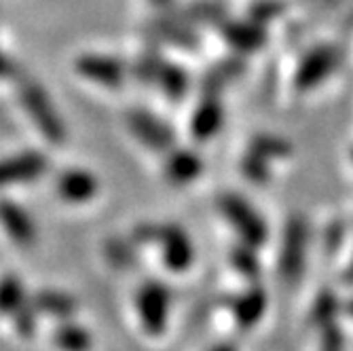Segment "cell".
Masks as SVG:
<instances>
[{"label": "cell", "instance_id": "obj_1", "mask_svg": "<svg viewBox=\"0 0 353 351\" xmlns=\"http://www.w3.org/2000/svg\"><path fill=\"white\" fill-rule=\"evenodd\" d=\"M138 243L159 245L161 248V261L163 267L172 273H186L197 259L195 243L190 235L178 225H140L134 233Z\"/></svg>", "mask_w": 353, "mask_h": 351}, {"label": "cell", "instance_id": "obj_2", "mask_svg": "<svg viewBox=\"0 0 353 351\" xmlns=\"http://www.w3.org/2000/svg\"><path fill=\"white\" fill-rule=\"evenodd\" d=\"M218 212L233 229L239 243L261 250L269 241V225L263 214L239 193H222L218 197Z\"/></svg>", "mask_w": 353, "mask_h": 351}, {"label": "cell", "instance_id": "obj_3", "mask_svg": "<svg viewBox=\"0 0 353 351\" xmlns=\"http://www.w3.org/2000/svg\"><path fill=\"white\" fill-rule=\"evenodd\" d=\"M341 66V49L332 43H319L307 49L292 74V85L299 93H309L322 87Z\"/></svg>", "mask_w": 353, "mask_h": 351}, {"label": "cell", "instance_id": "obj_4", "mask_svg": "<svg viewBox=\"0 0 353 351\" xmlns=\"http://www.w3.org/2000/svg\"><path fill=\"white\" fill-rule=\"evenodd\" d=\"M136 311L148 337H161L170 322L172 292L163 281L148 279L136 292Z\"/></svg>", "mask_w": 353, "mask_h": 351}, {"label": "cell", "instance_id": "obj_5", "mask_svg": "<svg viewBox=\"0 0 353 351\" xmlns=\"http://www.w3.org/2000/svg\"><path fill=\"white\" fill-rule=\"evenodd\" d=\"M19 100H21V106L26 108L28 117L32 119L41 134L53 142V144H59L66 138V130H63V123L55 110V106L51 104V98L47 95V91L34 83V81H23L19 85Z\"/></svg>", "mask_w": 353, "mask_h": 351}, {"label": "cell", "instance_id": "obj_6", "mask_svg": "<svg viewBox=\"0 0 353 351\" xmlns=\"http://www.w3.org/2000/svg\"><path fill=\"white\" fill-rule=\"evenodd\" d=\"M136 72L146 83H152L161 89L168 95V100L180 102L188 91V74L184 72V68L176 66V63L163 59L157 53H146L140 59Z\"/></svg>", "mask_w": 353, "mask_h": 351}, {"label": "cell", "instance_id": "obj_7", "mask_svg": "<svg viewBox=\"0 0 353 351\" xmlns=\"http://www.w3.org/2000/svg\"><path fill=\"white\" fill-rule=\"evenodd\" d=\"M220 37L224 39L235 53L239 55H250L261 51L267 41H269V32L265 21L250 17V19H220Z\"/></svg>", "mask_w": 353, "mask_h": 351}, {"label": "cell", "instance_id": "obj_8", "mask_svg": "<svg viewBox=\"0 0 353 351\" xmlns=\"http://www.w3.org/2000/svg\"><path fill=\"white\" fill-rule=\"evenodd\" d=\"M127 127H130V132L152 152L165 154L176 144V136L172 127L144 108H134L127 112Z\"/></svg>", "mask_w": 353, "mask_h": 351}, {"label": "cell", "instance_id": "obj_9", "mask_svg": "<svg viewBox=\"0 0 353 351\" xmlns=\"http://www.w3.org/2000/svg\"><path fill=\"white\" fill-rule=\"evenodd\" d=\"M267 305H269V297L263 285L250 283L248 288H243L241 292H237L229 299L227 309H229L237 328L252 330L265 317Z\"/></svg>", "mask_w": 353, "mask_h": 351}, {"label": "cell", "instance_id": "obj_10", "mask_svg": "<svg viewBox=\"0 0 353 351\" xmlns=\"http://www.w3.org/2000/svg\"><path fill=\"white\" fill-rule=\"evenodd\" d=\"M74 68L81 77L98 83L108 89H119L125 85L127 68L123 61L102 53H85L74 61Z\"/></svg>", "mask_w": 353, "mask_h": 351}, {"label": "cell", "instance_id": "obj_11", "mask_svg": "<svg viewBox=\"0 0 353 351\" xmlns=\"http://www.w3.org/2000/svg\"><path fill=\"white\" fill-rule=\"evenodd\" d=\"M203 159L197 150L192 148H182V146H172L165 152V166L163 174L165 180L174 186H188L195 182L203 174Z\"/></svg>", "mask_w": 353, "mask_h": 351}, {"label": "cell", "instance_id": "obj_12", "mask_svg": "<svg viewBox=\"0 0 353 351\" xmlns=\"http://www.w3.org/2000/svg\"><path fill=\"white\" fill-rule=\"evenodd\" d=\"M224 125V106L218 95L208 93L199 100V104L192 108L190 114V136L197 142H210L218 136Z\"/></svg>", "mask_w": 353, "mask_h": 351}, {"label": "cell", "instance_id": "obj_13", "mask_svg": "<svg viewBox=\"0 0 353 351\" xmlns=\"http://www.w3.org/2000/svg\"><path fill=\"white\" fill-rule=\"evenodd\" d=\"M45 170H47V157L34 150L0 159V188L17 182L34 180L43 176Z\"/></svg>", "mask_w": 353, "mask_h": 351}, {"label": "cell", "instance_id": "obj_14", "mask_svg": "<svg viewBox=\"0 0 353 351\" xmlns=\"http://www.w3.org/2000/svg\"><path fill=\"white\" fill-rule=\"evenodd\" d=\"M305 250H307V229L301 220L288 222V229L281 243L279 254V269L285 277H294L303 271L305 263Z\"/></svg>", "mask_w": 353, "mask_h": 351}, {"label": "cell", "instance_id": "obj_15", "mask_svg": "<svg viewBox=\"0 0 353 351\" xmlns=\"http://www.w3.org/2000/svg\"><path fill=\"white\" fill-rule=\"evenodd\" d=\"M98 178L87 170H68L57 178V193L68 203H87L98 195Z\"/></svg>", "mask_w": 353, "mask_h": 351}, {"label": "cell", "instance_id": "obj_16", "mask_svg": "<svg viewBox=\"0 0 353 351\" xmlns=\"http://www.w3.org/2000/svg\"><path fill=\"white\" fill-rule=\"evenodd\" d=\"M0 225L19 245H30L37 239V227L28 212L9 199H0Z\"/></svg>", "mask_w": 353, "mask_h": 351}, {"label": "cell", "instance_id": "obj_17", "mask_svg": "<svg viewBox=\"0 0 353 351\" xmlns=\"http://www.w3.org/2000/svg\"><path fill=\"white\" fill-rule=\"evenodd\" d=\"M32 305H34L37 311L53 317H70L77 309V301L72 297L55 290H41L32 299Z\"/></svg>", "mask_w": 353, "mask_h": 351}, {"label": "cell", "instance_id": "obj_18", "mask_svg": "<svg viewBox=\"0 0 353 351\" xmlns=\"http://www.w3.org/2000/svg\"><path fill=\"white\" fill-rule=\"evenodd\" d=\"M250 150L265 157L267 161H279V159H288L292 154L290 142L279 138V136H269V134L254 136L252 142H250Z\"/></svg>", "mask_w": 353, "mask_h": 351}, {"label": "cell", "instance_id": "obj_19", "mask_svg": "<svg viewBox=\"0 0 353 351\" xmlns=\"http://www.w3.org/2000/svg\"><path fill=\"white\" fill-rule=\"evenodd\" d=\"M256 252H259V250H254L250 245L239 243L233 250V254H231V265H233V269L241 277H245V279H256V277L261 275V263H259V254H256Z\"/></svg>", "mask_w": 353, "mask_h": 351}, {"label": "cell", "instance_id": "obj_20", "mask_svg": "<svg viewBox=\"0 0 353 351\" xmlns=\"http://www.w3.org/2000/svg\"><path fill=\"white\" fill-rule=\"evenodd\" d=\"M26 292L21 288V281L15 277H5L0 279V313L13 315L23 303H26Z\"/></svg>", "mask_w": 353, "mask_h": 351}, {"label": "cell", "instance_id": "obj_21", "mask_svg": "<svg viewBox=\"0 0 353 351\" xmlns=\"http://www.w3.org/2000/svg\"><path fill=\"white\" fill-rule=\"evenodd\" d=\"M55 345L70 349V351H79V349H87L91 345V337L85 328L77 326V324H63L55 330Z\"/></svg>", "mask_w": 353, "mask_h": 351}, {"label": "cell", "instance_id": "obj_22", "mask_svg": "<svg viewBox=\"0 0 353 351\" xmlns=\"http://www.w3.org/2000/svg\"><path fill=\"white\" fill-rule=\"evenodd\" d=\"M269 163L271 161H267L265 157L256 154L254 150L248 148V152L241 159V172H243V176L250 182H254V184H265L271 178V166Z\"/></svg>", "mask_w": 353, "mask_h": 351}, {"label": "cell", "instance_id": "obj_23", "mask_svg": "<svg viewBox=\"0 0 353 351\" xmlns=\"http://www.w3.org/2000/svg\"><path fill=\"white\" fill-rule=\"evenodd\" d=\"M13 320H15V326L19 330L21 337L30 339L37 330V309L32 305V301H26L15 313H13Z\"/></svg>", "mask_w": 353, "mask_h": 351}, {"label": "cell", "instance_id": "obj_24", "mask_svg": "<svg viewBox=\"0 0 353 351\" xmlns=\"http://www.w3.org/2000/svg\"><path fill=\"white\" fill-rule=\"evenodd\" d=\"M334 313H336V299L330 297V294H324V297H319V299H317L311 317H313V322H315V324H319V326L324 328V326L332 324Z\"/></svg>", "mask_w": 353, "mask_h": 351}, {"label": "cell", "instance_id": "obj_25", "mask_svg": "<svg viewBox=\"0 0 353 351\" xmlns=\"http://www.w3.org/2000/svg\"><path fill=\"white\" fill-rule=\"evenodd\" d=\"M108 259L112 261V265H117L121 269V267L130 265L134 261V250L127 245V243H123L121 239L110 241L108 243Z\"/></svg>", "mask_w": 353, "mask_h": 351}, {"label": "cell", "instance_id": "obj_26", "mask_svg": "<svg viewBox=\"0 0 353 351\" xmlns=\"http://www.w3.org/2000/svg\"><path fill=\"white\" fill-rule=\"evenodd\" d=\"M15 72V66H13V61L0 51V79H7Z\"/></svg>", "mask_w": 353, "mask_h": 351}, {"label": "cell", "instance_id": "obj_27", "mask_svg": "<svg viewBox=\"0 0 353 351\" xmlns=\"http://www.w3.org/2000/svg\"><path fill=\"white\" fill-rule=\"evenodd\" d=\"M150 3H152V5H157V7L161 9V11H170V9H172V3H174V0H150Z\"/></svg>", "mask_w": 353, "mask_h": 351}, {"label": "cell", "instance_id": "obj_28", "mask_svg": "<svg viewBox=\"0 0 353 351\" xmlns=\"http://www.w3.org/2000/svg\"><path fill=\"white\" fill-rule=\"evenodd\" d=\"M345 277H347V281H353V252H351V259H349V265H347Z\"/></svg>", "mask_w": 353, "mask_h": 351}, {"label": "cell", "instance_id": "obj_29", "mask_svg": "<svg viewBox=\"0 0 353 351\" xmlns=\"http://www.w3.org/2000/svg\"><path fill=\"white\" fill-rule=\"evenodd\" d=\"M347 313H349V315L353 317V299H351V301L347 303Z\"/></svg>", "mask_w": 353, "mask_h": 351}, {"label": "cell", "instance_id": "obj_30", "mask_svg": "<svg viewBox=\"0 0 353 351\" xmlns=\"http://www.w3.org/2000/svg\"><path fill=\"white\" fill-rule=\"evenodd\" d=\"M349 157H351V163H353V146H351V152H349Z\"/></svg>", "mask_w": 353, "mask_h": 351}]
</instances>
